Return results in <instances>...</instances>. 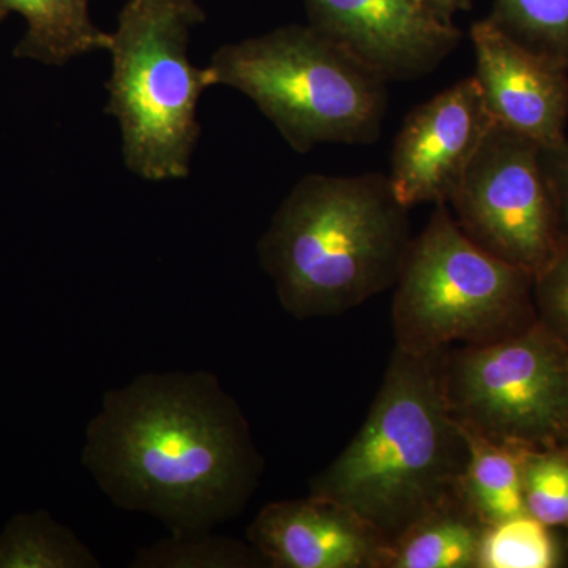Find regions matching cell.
Returning a JSON list of instances; mask_svg holds the SVG:
<instances>
[{
  "label": "cell",
  "mask_w": 568,
  "mask_h": 568,
  "mask_svg": "<svg viewBox=\"0 0 568 568\" xmlns=\"http://www.w3.org/2000/svg\"><path fill=\"white\" fill-rule=\"evenodd\" d=\"M444 387L466 432L528 450L567 447L568 349L541 323L447 349Z\"/></svg>",
  "instance_id": "7"
},
{
  "label": "cell",
  "mask_w": 568,
  "mask_h": 568,
  "mask_svg": "<svg viewBox=\"0 0 568 568\" xmlns=\"http://www.w3.org/2000/svg\"><path fill=\"white\" fill-rule=\"evenodd\" d=\"M246 537L275 568L381 567L388 544L349 508L315 495L267 504Z\"/></svg>",
  "instance_id": "12"
},
{
  "label": "cell",
  "mask_w": 568,
  "mask_h": 568,
  "mask_svg": "<svg viewBox=\"0 0 568 568\" xmlns=\"http://www.w3.org/2000/svg\"><path fill=\"white\" fill-rule=\"evenodd\" d=\"M91 0H0V22L21 14L28 32L14 48V58L63 67L71 59L110 50L111 33L91 20Z\"/></svg>",
  "instance_id": "14"
},
{
  "label": "cell",
  "mask_w": 568,
  "mask_h": 568,
  "mask_svg": "<svg viewBox=\"0 0 568 568\" xmlns=\"http://www.w3.org/2000/svg\"><path fill=\"white\" fill-rule=\"evenodd\" d=\"M396 347L429 354L517 334L534 306V276L474 244L447 204L413 239L395 284Z\"/></svg>",
  "instance_id": "6"
},
{
  "label": "cell",
  "mask_w": 568,
  "mask_h": 568,
  "mask_svg": "<svg viewBox=\"0 0 568 568\" xmlns=\"http://www.w3.org/2000/svg\"><path fill=\"white\" fill-rule=\"evenodd\" d=\"M99 558L48 511L20 514L0 534V568H99Z\"/></svg>",
  "instance_id": "16"
},
{
  "label": "cell",
  "mask_w": 568,
  "mask_h": 568,
  "mask_svg": "<svg viewBox=\"0 0 568 568\" xmlns=\"http://www.w3.org/2000/svg\"><path fill=\"white\" fill-rule=\"evenodd\" d=\"M267 566L252 544L211 532L194 537L164 538L138 549L133 568H250Z\"/></svg>",
  "instance_id": "17"
},
{
  "label": "cell",
  "mask_w": 568,
  "mask_h": 568,
  "mask_svg": "<svg viewBox=\"0 0 568 568\" xmlns=\"http://www.w3.org/2000/svg\"><path fill=\"white\" fill-rule=\"evenodd\" d=\"M205 20L197 0H126L111 33L106 112L118 119L126 170L145 181L190 174L197 103L215 85L190 62V33Z\"/></svg>",
  "instance_id": "5"
},
{
  "label": "cell",
  "mask_w": 568,
  "mask_h": 568,
  "mask_svg": "<svg viewBox=\"0 0 568 568\" xmlns=\"http://www.w3.org/2000/svg\"><path fill=\"white\" fill-rule=\"evenodd\" d=\"M541 162L555 200L560 231L568 237V140L556 148L541 149Z\"/></svg>",
  "instance_id": "22"
},
{
  "label": "cell",
  "mask_w": 568,
  "mask_h": 568,
  "mask_svg": "<svg viewBox=\"0 0 568 568\" xmlns=\"http://www.w3.org/2000/svg\"><path fill=\"white\" fill-rule=\"evenodd\" d=\"M526 514L548 528L568 526L567 452L526 450L523 455Z\"/></svg>",
  "instance_id": "20"
},
{
  "label": "cell",
  "mask_w": 568,
  "mask_h": 568,
  "mask_svg": "<svg viewBox=\"0 0 568 568\" xmlns=\"http://www.w3.org/2000/svg\"><path fill=\"white\" fill-rule=\"evenodd\" d=\"M558 549L548 526L521 514L485 526L477 568H549Z\"/></svg>",
  "instance_id": "18"
},
{
  "label": "cell",
  "mask_w": 568,
  "mask_h": 568,
  "mask_svg": "<svg viewBox=\"0 0 568 568\" xmlns=\"http://www.w3.org/2000/svg\"><path fill=\"white\" fill-rule=\"evenodd\" d=\"M82 465L114 506L194 537L241 514L263 462L219 377L173 372L145 373L103 395Z\"/></svg>",
  "instance_id": "1"
},
{
  "label": "cell",
  "mask_w": 568,
  "mask_h": 568,
  "mask_svg": "<svg viewBox=\"0 0 568 568\" xmlns=\"http://www.w3.org/2000/svg\"><path fill=\"white\" fill-rule=\"evenodd\" d=\"M469 455L459 496L484 525L526 514L523 455L528 448L493 443L466 432Z\"/></svg>",
  "instance_id": "15"
},
{
  "label": "cell",
  "mask_w": 568,
  "mask_h": 568,
  "mask_svg": "<svg viewBox=\"0 0 568 568\" xmlns=\"http://www.w3.org/2000/svg\"><path fill=\"white\" fill-rule=\"evenodd\" d=\"M448 204L474 244L532 276L562 242L540 145L496 122Z\"/></svg>",
  "instance_id": "8"
},
{
  "label": "cell",
  "mask_w": 568,
  "mask_h": 568,
  "mask_svg": "<svg viewBox=\"0 0 568 568\" xmlns=\"http://www.w3.org/2000/svg\"><path fill=\"white\" fill-rule=\"evenodd\" d=\"M476 80L493 121L541 149L567 141L568 65L511 39L495 22L470 28Z\"/></svg>",
  "instance_id": "11"
},
{
  "label": "cell",
  "mask_w": 568,
  "mask_h": 568,
  "mask_svg": "<svg viewBox=\"0 0 568 568\" xmlns=\"http://www.w3.org/2000/svg\"><path fill=\"white\" fill-rule=\"evenodd\" d=\"M493 122L476 77L414 108L390 153L387 178L399 203H450Z\"/></svg>",
  "instance_id": "10"
},
{
  "label": "cell",
  "mask_w": 568,
  "mask_h": 568,
  "mask_svg": "<svg viewBox=\"0 0 568 568\" xmlns=\"http://www.w3.org/2000/svg\"><path fill=\"white\" fill-rule=\"evenodd\" d=\"M566 448H568V444H567V447H566Z\"/></svg>",
  "instance_id": "25"
},
{
  "label": "cell",
  "mask_w": 568,
  "mask_h": 568,
  "mask_svg": "<svg viewBox=\"0 0 568 568\" xmlns=\"http://www.w3.org/2000/svg\"><path fill=\"white\" fill-rule=\"evenodd\" d=\"M446 353L396 347L364 425L310 484V495L349 508L387 541L459 495L469 446L448 407Z\"/></svg>",
  "instance_id": "3"
},
{
  "label": "cell",
  "mask_w": 568,
  "mask_h": 568,
  "mask_svg": "<svg viewBox=\"0 0 568 568\" xmlns=\"http://www.w3.org/2000/svg\"><path fill=\"white\" fill-rule=\"evenodd\" d=\"M534 305L540 323L568 349V237L544 271L534 276Z\"/></svg>",
  "instance_id": "21"
},
{
  "label": "cell",
  "mask_w": 568,
  "mask_h": 568,
  "mask_svg": "<svg viewBox=\"0 0 568 568\" xmlns=\"http://www.w3.org/2000/svg\"><path fill=\"white\" fill-rule=\"evenodd\" d=\"M429 6L435 7L437 11L444 14V17H454L455 11L459 10L457 0H425Z\"/></svg>",
  "instance_id": "23"
},
{
  "label": "cell",
  "mask_w": 568,
  "mask_h": 568,
  "mask_svg": "<svg viewBox=\"0 0 568 568\" xmlns=\"http://www.w3.org/2000/svg\"><path fill=\"white\" fill-rule=\"evenodd\" d=\"M488 20L530 50L568 65V0H496Z\"/></svg>",
  "instance_id": "19"
},
{
  "label": "cell",
  "mask_w": 568,
  "mask_h": 568,
  "mask_svg": "<svg viewBox=\"0 0 568 568\" xmlns=\"http://www.w3.org/2000/svg\"><path fill=\"white\" fill-rule=\"evenodd\" d=\"M413 239L409 209L386 174H310L284 197L257 250L283 308L312 320L395 286Z\"/></svg>",
  "instance_id": "2"
},
{
  "label": "cell",
  "mask_w": 568,
  "mask_h": 568,
  "mask_svg": "<svg viewBox=\"0 0 568 568\" xmlns=\"http://www.w3.org/2000/svg\"><path fill=\"white\" fill-rule=\"evenodd\" d=\"M459 9H469L470 0H457Z\"/></svg>",
  "instance_id": "24"
},
{
  "label": "cell",
  "mask_w": 568,
  "mask_h": 568,
  "mask_svg": "<svg viewBox=\"0 0 568 568\" xmlns=\"http://www.w3.org/2000/svg\"><path fill=\"white\" fill-rule=\"evenodd\" d=\"M213 82L256 103L295 152L320 144H375L387 111V82L312 26H284L224 44Z\"/></svg>",
  "instance_id": "4"
},
{
  "label": "cell",
  "mask_w": 568,
  "mask_h": 568,
  "mask_svg": "<svg viewBox=\"0 0 568 568\" xmlns=\"http://www.w3.org/2000/svg\"><path fill=\"white\" fill-rule=\"evenodd\" d=\"M310 26L381 80H418L457 50L462 32L425 0H304Z\"/></svg>",
  "instance_id": "9"
},
{
  "label": "cell",
  "mask_w": 568,
  "mask_h": 568,
  "mask_svg": "<svg viewBox=\"0 0 568 568\" xmlns=\"http://www.w3.org/2000/svg\"><path fill=\"white\" fill-rule=\"evenodd\" d=\"M485 526L462 496L452 497L388 541L381 567L477 568Z\"/></svg>",
  "instance_id": "13"
}]
</instances>
